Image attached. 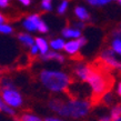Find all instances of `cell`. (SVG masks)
Segmentation results:
<instances>
[{"label": "cell", "instance_id": "cell-1", "mask_svg": "<svg viewBox=\"0 0 121 121\" xmlns=\"http://www.w3.org/2000/svg\"><path fill=\"white\" fill-rule=\"evenodd\" d=\"M89 72L87 80L92 88L91 104L95 106L102 100L106 95L111 91L113 87L114 79L111 76V68L107 65L101 58L97 59L95 61L88 66Z\"/></svg>", "mask_w": 121, "mask_h": 121}, {"label": "cell", "instance_id": "cell-2", "mask_svg": "<svg viewBox=\"0 0 121 121\" xmlns=\"http://www.w3.org/2000/svg\"><path fill=\"white\" fill-rule=\"evenodd\" d=\"M50 108L61 116L80 118L88 113L89 103L80 100H71L70 102H65L61 99H53L50 102Z\"/></svg>", "mask_w": 121, "mask_h": 121}, {"label": "cell", "instance_id": "cell-3", "mask_svg": "<svg viewBox=\"0 0 121 121\" xmlns=\"http://www.w3.org/2000/svg\"><path fill=\"white\" fill-rule=\"evenodd\" d=\"M40 80L46 88L52 91H66L70 83V79L67 74L58 71H49L43 70L40 72Z\"/></svg>", "mask_w": 121, "mask_h": 121}, {"label": "cell", "instance_id": "cell-4", "mask_svg": "<svg viewBox=\"0 0 121 121\" xmlns=\"http://www.w3.org/2000/svg\"><path fill=\"white\" fill-rule=\"evenodd\" d=\"M1 97L7 104L11 107H20L22 104V98L15 89H1Z\"/></svg>", "mask_w": 121, "mask_h": 121}, {"label": "cell", "instance_id": "cell-5", "mask_svg": "<svg viewBox=\"0 0 121 121\" xmlns=\"http://www.w3.org/2000/svg\"><path fill=\"white\" fill-rule=\"evenodd\" d=\"M101 59H102L107 65H109L112 69H113V68L121 69V62H119L117 59H116L113 50H106V51H103L102 55H101Z\"/></svg>", "mask_w": 121, "mask_h": 121}, {"label": "cell", "instance_id": "cell-6", "mask_svg": "<svg viewBox=\"0 0 121 121\" xmlns=\"http://www.w3.org/2000/svg\"><path fill=\"white\" fill-rule=\"evenodd\" d=\"M40 21L41 20H40V18H39V16L33 15V16H30L29 18L23 22V26H25V28H26L27 30L33 31V30H36L38 28V25H39Z\"/></svg>", "mask_w": 121, "mask_h": 121}, {"label": "cell", "instance_id": "cell-7", "mask_svg": "<svg viewBox=\"0 0 121 121\" xmlns=\"http://www.w3.org/2000/svg\"><path fill=\"white\" fill-rule=\"evenodd\" d=\"M79 48H80V43L78 42V40H73V41H69V42L65 43L63 49H65L68 53L73 55V53H77L78 52Z\"/></svg>", "mask_w": 121, "mask_h": 121}, {"label": "cell", "instance_id": "cell-8", "mask_svg": "<svg viewBox=\"0 0 121 121\" xmlns=\"http://www.w3.org/2000/svg\"><path fill=\"white\" fill-rule=\"evenodd\" d=\"M41 59H43V60H50V59H57L58 61H60V62H62L63 61V57L61 55H59V53H57V52H46V53H43L42 55V57H41Z\"/></svg>", "mask_w": 121, "mask_h": 121}, {"label": "cell", "instance_id": "cell-9", "mask_svg": "<svg viewBox=\"0 0 121 121\" xmlns=\"http://www.w3.org/2000/svg\"><path fill=\"white\" fill-rule=\"evenodd\" d=\"M62 35L65 37L68 38H79L81 36V33L79 30H74V29H69V28H66L63 29Z\"/></svg>", "mask_w": 121, "mask_h": 121}, {"label": "cell", "instance_id": "cell-10", "mask_svg": "<svg viewBox=\"0 0 121 121\" xmlns=\"http://www.w3.org/2000/svg\"><path fill=\"white\" fill-rule=\"evenodd\" d=\"M74 12H76V15H77L78 18H80L81 20H87V19H89V13L87 12V10H86L84 8L77 7L76 10H74Z\"/></svg>", "mask_w": 121, "mask_h": 121}, {"label": "cell", "instance_id": "cell-11", "mask_svg": "<svg viewBox=\"0 0 121 121\" xmlns=\"http://www.w3.org/2000/svg\"><path fill=\"white\" fill-rule=\"evenodd\" d=\"M36 42H37V46L42 55L46 53V52H48V44L44 39H42V38H37V39H36Z\"/></svg>", "mask_w": 121, "mask_h": 121}, {"label": "cell", "instance_id": "cell-12", "mask_svg": "<svg viewBox=\"0 0 121 121\" xmlns=\"http://www.w3.org/2000/svg\"><path fill=\"white\" fill-rule=\"evenodd\" d=\"M19 40L23 42L25 44L29 46V47H32L33 46V39L30 37L29 35H26V33H20L19 35Z\"/></svg>", "mask_w": 121, "mask_h": 121}, {"label": "cell", "instance_id": "cell-13", "mask_svg": "<svg viewBox=\"0 0 121 121\" xmlns=\"http://www.w3.org/2000/svg\"><path fill=\"white\" fill-rule=\"evenodd\" d=\"M120 117H121V108L117 107L111 112V121H118L119 119H121Z\"/></svg>", "mask_w": 121, "mask_h": 121}, {"label": "cell", "instance_id": "cell-14", "mask_svg": "<svg viewBox=\"0 0 121 121\" xmlns=\"http://www.w3.org/2000/svg\"><path fill=\"white\" fill-rule=\"evenodd\" d=\"M17 121H41L40 119L32 114H22Z\"/></svg>", "mask_w": 121, "mask_h": 121}, {"label": "cell", "instance_id": "cell-15", "mask_svg": "<svg viewBox=\"0 0 121 121\" xmlns=\"http://www.w3.org/2000/svg\"><path fill=\"white\" fill-rule=\"evenodd\" d=\"M50 44H51V47L53 48V49H57V50H59V49H62V48L65 47V42H63V40H61V39L52 40L51 42H50Z\"/></svg>", "mask_w": 121, "mask_h": 121}, {"label": "cell", "instance_id": "cell-16", "mask_svg": "<svg viewBox=\"0 0 121 121\" xmlns=\"http://www.w3.org/2000/svg\"><path fill=\"white\" fill-rule=\"evenodd\" d=\"M112 48L117 53L121 55V39L120 38H116L112 42Z\"/></svg>", "mask_w": 121, "mask_h": 121}, {"label": "cell", "instance_id": "cell-17", "mask_svg": "<svg viewBox=\"0 0 121 121\" xmlns=\"http://www.w3.org/2000/svg\"><path fill=\"white\" fill-rule=\"evenodd\" d=\"M67 7H68V0H63L62 4H60V6H59V8H58V12H59V13H63V12L66 11Z\"/></svg>", "mask_w": 121, "mask_h": 121}, {"label": "cell", "instance_id": "cell-18", "mask_svg": "<svg viewBox=\"0 0 121 121\" xmlns=\"http://www.w3.org/2000/svg\"><path fill=\"white\" fill-rule=\"evenodd\" d=\"M0 32L10 33V32H12V29H11V27L6 26V25H1V23H0Z\"/></svg>", "mask_w": 121, "mask_h": 121}, {"label": "cell", "instance_id": "cell-19", "mask_svg": "<svg viewBox=\"0 0 121 121\" xmlns=\"http://www.w3.org/2000/svg\"><path fill=\"white\" fill-rule=\"evenodd\" d=\"M37 30H39L40 32H47V31H48V27H47V25H46L44 22L40 21V22H39V25H38Z\"/></svg>", "mask_w": 121, "mask_h": 121}, {"label": "cell", "instance_id": "cell-20", "mask_svg": "<svg viewBox=\"0 0 121 121\" xmlns=\"http://www.w3.org/2000/svg\"><path fill=\"white\" fill-rule=\"evenodd\" d=\"M42 8L46 10H50L51 9V0H43L42 1Z\"/></svg>", "mask_w": 121, "mask_h": 121}, {"label": "cell", "instance_id": "cell-21", "mask_svg": "<svg viewBox=\"0 0 121 121\" xmlns=\"http://www.w3.org/2000/svg\"><path fill=\"white\" fill-rule=\"evenodd\" d=\"M38 49H39V48H38V46H32V47H31V55H32V56L37 55Z\"/></svg>", "mask_w": 121, "mask_h": 121}, {"label": "cell", "instance_id": "cell-22", "mask_svg": "<svg viewBox=\"0 0 121 121\" xmlns=\"http://www.w3.org/2000/svg\"><path fill=\"white\" fill-rule=\"evenodd\" d=\"M9 0H0V7H7Z\"/></svg>", "mask_w": 121, "mask_h": 121}, {"label": "cell", "instance_id": "cell-23", "mask_svg": "<svg viewBox=\"0 0 121 121\" xmlns=\"http://www.w3.org/2000/svg\"><path fill=\"white\" fill-rule=\"evenodd\" d=\"M86 39H84V38H82V37H79V39H78V42H79V43H80V46H82V44H84L86 43Z\"/></svg>", "mask_w": 121, "mask_h": 121}, {"label": "cell", "instance_id": "cell-24", "mask_svg": "<svg viewBox=\"0 0 121 121\" xmlns=\"http://www.w3.org/2000/svg\"><path fill=\"white\" fill-rule=\"evenodd\" d=\"M20 2H22V4H25V6H28V4H30V0H19Z\"/></svg>", "mask_w": 121, "mask_h": 121}, {"label": "cell", "instance_id": "cell-25", "mask_svg": "<svg viewBox=\"0 0 121 121\" xmlns=\"http://www.w3.org/2000/svg\"><path fill=\"white\" fill-rule=\"evenodd\" d=\"M4 107H6V104H4V103L2 102V100L0 99V110H4Z\"/></svg>", "mask_w": 121, "mask_h": 121}, {"label": "cell", "instance_id": "cell-26", "mask_svg": "<svg viewBox=\"0 0 121 121\" xmlns=\"http://www.w3.org/2000/svg\"><path fill=\"white\" fill-rule=\"evenodd\" d=\"M109 1H111V0H99V4H108Z\"/></svg>", "mask_w": 121, "mask_h": 121}, {"label": "cell", "instance_id": "cell-27", "mask_svg": "<svg viewBox=\"0 0 121 121\" xmlns=\"http://www.w3.org/2000/svg\"><path fill=\"white\" fill-rule=\"evenodd\" d=\"M91 4H99V0H89Z\"/></svg>", "mask_w": 121, "mask_h": 121}, {"label": "cell", "instance_id": "cell-28", "mask_svg": "<svg viewBox=\"0 0 121 121\" xmlns=\"http://www.w3.org/2000/svg\"><path fill=\"white\" fill-rule=\"evenodd\" d=\"M4 21H6V18L2 15H0V23H2Z\"/></svg>", "mask_w": 121, "mask_h": 121}, {"label": "cell", "instance_id": "cell-29", "mask_svg": "<svg viewBox=\"0 0 121 121\" xmlns=\"http://www.w3.org/2000/svg\"><path fill=\"white\" fill-rule=\"evenodd\" d=\"M44 121H60V120H57V119H53V118H47Z\"/></svg>", "mask_w": 121, "mask_h": 121}, {"label": "cell", "instance_id": "cell-30", "mask_svg": "<svg viewBox=\"0 0 121 121\" xmlns=\"http://www.w3.org/2000/svg\"><path fill=\"white\" fill-rule=\"evenodd\" d=\"M100 121H111V118H102L100 119Z\"/></svg>", "mask_w": 121, "mask_h": 121}, {"label": "cell", "instance_id": "cell-31", "mask_svg": "<svg viewBox=\"0 0 121 121\" xmlns=\"http://www.w3.org/2000/svg\"><path fill=\"white\" fill-rule=\"evenodd\" d=\"M118 93L121 95V83L119 84V89H118Z\"/></svg>", "mask_w": 121, "mask_h": 121}, {"label": "cell", "instance_id": "cell-32", "mask_svg": "<svg viewBox=\"0 0 121 121\" xmlns=\"http://www.w3.org/2000/svg\"><path fill=\"white\" fill-rule=\"evenodd\" d=\"M118 1H119V2H120V4H121V0H118Z\"/></svg>", "mask_w": 121, "mask_h": 121}, {"label": "cell", "instance_id": "cell-33", "mask_svg": "<svg viewBox=\"0 0 121 121\" xmlns=\"http://www.w3.org/2000/svg\"><path fill=\"white\" fill-rule=\"evenodd\" d=\"M120 30H121V23H120Z\"/></svg>", "mask_w": 121, "mask_h": 121}]
</instances>
